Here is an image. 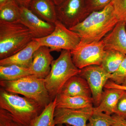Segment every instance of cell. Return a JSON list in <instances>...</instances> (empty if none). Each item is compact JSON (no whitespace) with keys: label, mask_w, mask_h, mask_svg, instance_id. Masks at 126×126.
<instances>
[{"label":"cell","mask_w":126,"mask_h":126,"mask_svg":"<svg viewBox=\"0 0 126 126\" xmlns=\"http://www.w3.org/2000/svg\"><path fill=\"white\" fill-rule=\"evenodd\" d=\"M118 21L111 2L101 10L91 12L82 22L69 29L80 37L79 46L83 45L101 40Z\"/></svg>","instance_id":"obj_1"},{"label":"cell","mask_w":126,"mask_h":126,"mask_svg":"<svg viewBox=\"0 0 126 126\" xmlns=\"http://www.w3.org/2000/svg\"><path fill=\"white\" fill-rule=\"evenodd\" d=\"M33 39L30 31L20 22L0 21V60L15 54Z\"/></svg>","instance_id":"obj_2"},{"label":"cell","mask_w":126,"mask_h":126,"mask_svg":"<svg viewBox=\"0 0 126 126\" xmlns=\"http://www.w3.org/2000/svg\"><path fill=\"white\" fill-rule=\"evenodd\" d=\"M45 108L25 97L0 89V108L6 110L27 126H32L35 119Z\"/></svg>","instance_id":"obj_3"},{"label":"cell","mask_w":126,"mask_h":126,"mask_svg":"<svg viewBox=\"0 0 126 126\" xmlns=\"http://www.w3.org/2000/svg\"><path fill=\"white\" fill-rule=\"evenodd\" d=\"M81 71L72 61L70 50H61L58 58L52 62L50 72L44 79L46 87L52 100L67 81Z\"/></svg>","instance_id":"obj_4"},{"label":"cell","mask_w":126,"mask_h":126,"mask_svg":"<svg viewBox=\"0 0 126 126\" xmlns=\"http://www.w3.org/2000/svg\"><path fill=\"white\" fill-rule=\"evenodd\" d=\"M0 85L7 92L23 95L44 108L53 101L46 87L44 79L33 75L15 81H0Z\"/></svg>","instance_id":"obj_5"},{"label":"cell","mask_w":126,"mask_h":126,"mask_svg":"<svg viewBox=\"0 0 126 126\" xmlns=\"http://www.w3.org/2000/svg\"><path fill=\"white\" fill-rule=\"evenodd\" d=\"M55 29L48 36L33 39L41 46L49 47L51 52L62 50H74L78 46L81 39L78 34L66 27L58 20L55 23Z\"/></svg>","instance_id":"obj_6"},{"label":"cell","mask_w":126,"mask_h":126,"mask_svg":"<svg viewBox=\"0 0 126 126\" xmlns=\"http://www.w3.org/2000/svg\"><path fill=\"white\" fill-rule=\"evenodd\" d=\"M72 61L79 69L91 65H101L106 53L103 40L78 46L70 51Z\"/></svg>","instance_id":"obj_7"},{"label":"cell","mask_w":126,"mask_h":126,"mask_svg":"<svg viewBox=\"0 0 126 126\" xmlns=\"http://www.w3.org/2000/svg\"><path fill=\"white\" fill-rule=\"evenodd\" d=\"M58 19L69 29L81 23L90 14L85 0H65L56 6Z\"/></svg>","instance_id":"obj_8"},{"label":"cell","mask_w":126,"mask_h":126,"mask_svg":"<svg viewBox=\"0 0 126 126\" xmlns=\"http://www.w3.org/2000/svg\"><path fill=\"white\" fill-rule=\"evenodd\" d=\"M86 79L90 87L94 103L99 105L103 93V89L111 74L109 73L101 65H91L81 69L78 75Z\"/></svg>","instance_id":"obj_9"},{"label":"cell","mask_w":126,"mask_h":126,"mask_svg":"<svg viewBox=\"0 0 126 126\" xmlns=\"http://www.w3.org/2000/svg\"><path fill=\"white\" fill-rule=\"evenodd\" d=\"M94 108L93 107L78 109L56 108L54 113L55 124L87 126V122L93 113Z\"/></svg>","instance_id":"obj_10"},{"label":"cell","mask_w":126,"mask_h":126,"mask_svg":"<svg viewBox=\"0 0 126 126\" xmlns=\"http://www.w3.org/2000/svg\"><path fill=\"white\" fill-rule=\"evenodd\" d=\"M20 19L19 22L29 29L34 38L46 37L54 30V24L44 20L27 7L20 6Z\"/></svg>","instance_id":"obj_11"},{"label":"cell","mask_w":126,"mask_h":126,"mask_svg":"<svg viewBox=\"0 0 126 126\" xmlns=\"http://www.w3.org/2000/svg\"><path fill=\"white\" fill-rule=\"evenodd\" d=\"M51 52L49 47L40 46L34 53L32 63L29 68L32 75L42 79L47 77L54 60Z\"/></svg>","instance_id":"obj_12"},{"label":"cell","mask_w":126,"mask_h":126,"mask_svg":"<svg viewBox=\"0 0 126 126\" xmlns=\"http://www.w3.org/2000/svg\"><path fill=\"white\" fill-rule=\"evenodd\" d=\"M126 23L118 21L102 39L105 50H115L126 55Z\"/></svg>","instance_id":"obj_13"},{"label":"cell","mask_w":126,"mask_h":126,"mask_svg":"<svg viewBox=\"0 0 126 126\" xmlns=\"http://www.w3.org/2000/svg\"><path fill=\"white\" fill-rule=\"evenodd\" d=\"M40 46L38 41L33 39L27 46L15 54L0 60V65L15 64L29 68L32 63L34 53Z\"/></svg>","instance_id":"obj_14"},{"label":"cell","mask_w":126,"mask_h":126,"mask_svg":"<svg viewBox=\"0 0 126 126\" xmlns=\"http://www.w3.org/2000/svg\"><path fill=\"white\" fill-rule=\"evenodd\" d=\"M28 8L49 23L54 24L58 20L56 6L52 0H31Z\"/></svg>","instance_id":"obj_15"},{"label":"cell","mask_w":126,"mask_h":126,"mask_svg":"<svg viewBox=\"0 0 126 126\" xmlns=\"http://www.w3.org/2000/svg\"><path fill=\"white\" fill-rule=\"evenodd\" d=\"M59 94L71 96L91 97L92 93L87 82L76 75L70 78L61 88Z\"/></svg>","instance_id":"obj_16"},{"label":"cell","mask_w":126,"mask_h":126,"mask_svg":"<svg viewBox=\"0 0 126 126\" xmlns=\"http://www.w3.org/2000/svg\"><path fill=\"white\" fill-rule=\"evenodd\" d=\"M125 90L117 88H104L99 105L94 107V111L103 112L111 115L114 110L118 100Z\"/></svg>","instance_id":"obj_17"},{"label":"cell","mask_w":126,"mask_h":126,"mask_svg":"<svg viewBox=\"0 0 126 126\" xmlns=\"http://www.w3.org/2000/svg\"><path fill=\"white\" fill-rule=\"evenodd\" d=\"M56 108L78 109L93 107L92 97L71 96L59 94L56 96Z\"/></svg>","instance_id":"obj_18"},{"label":"cell","mask_w":126,"mask_h":126,"mask_svg":"<svg viewBox=\"0 0 126 126\" xmlns=\"http://www.w3.org/2000/svg\"><path fill=\"white\" fill-rule=\"evenodd\" d=\"M31 75L29 68L15 64L0 65V81H15Z\"/></svg>","instance_id":"obj_19"},{"label":"cell","mask_w":126,"mask_h":126,"mask_svg":"<svg viewBox=\"0 0 126 126\" xmlns=\"http://www.w3.org/2000/svg\"><path fill=\"white\" fill-rule=\"evenodd\" d=\"M21 16L20 6L16 0H10L0 6V21L19 22Z\"/></svg>","instance_id":"obj_20"},{"label":"cell","mask_w":126,"mask_h":126,"mask_svg":"<svg viewBox=\"0 0 126 126\" xmlns=\"http://www.w3.org/2000/svg\"><path fill=\"white\" fill-rule=\"evenodd\" d=\"M126 55L115 50H106L100 65L106 72L112 74L117 70Z\"/></svg>","instance_id":"obj_21"},{"label":"cell","mask_w":126,"mask_h":126,"mask_svg":"<svg viewBox=\"0 0 126 126\" xmlns=\"http://www.w3.org/2000/svg\"><path fill=\"white\" fill-rule=\"evenodd\" d=\"M56 97L45 107L35 119L32 126H55L54 113L56 108Z\"/></svg>","instance_id":"obj_22"},{"label":"cell","mask_w":126,"mask_h":126,"mask_svg":"<svg viewBox=\"0 0 126 126\" xmlns=\"http://www.w3.org/2000/svg\"><path fill=\"white\" fill-rule=\"evenodd\" d=\"M87 126H111L115 122L112 116L105 113L94 111L89 120Z\"/></svg>","instance_id":"obj_23"},{"label":"cell","mask_w":126,"mask_h":126,"mask_svg":"<svg viewBox=\"0 0 126 126\" xmlns=\"http://www.w3.org/2000/svg\"><path fill=\"white\" fill-rule=\"evenodd\" d=\"M0 126H27L6 110L0 108Z\"/></svg>","instance_id":"obj_24"},{"label":"cell","mask_w":126,"mask_h":126,"mask_svg":"<svg viewBox=\"0 0 126 126\" xmlns=\"http://www.w3.org/2000/svg\"><path fill=\"white\" fill-rule=\"evenodd\" d=\"M110 79L118 85H122L126 79V55L116 72L111 74Z\"/></svg>","instance_id":"obj_25"},{"label":"cell","mask_w":126,"mask_h":126,"mask_svg":"<svg viewBox=\"0 0 126 126\" xmlns=\"http://www.w3.org/2000/svg\"><path fill=\"white\" fill-rule=\"evenodd\" d=\"M111 3L119 21L126 22V0H112Z\"/></svg>","instance_id":"obj_26"},{"label":"cell","mask_w":126,"mask_h":126,"mask_svg":"<svg viewBox=\"0 0 126 126\" xmlns=\"http://www.w3.org/2000/svg\"><path fill=\"white\" fill-rule=\"evenodd\" d=\"M112 0H85L87 9L89 14L105 8Z\"/></svg>","instance_id":"obj_27"},{"label":"cell","mask_w":126,"mask_h":126,"mask_svg":"<svg viewBox=\"0 0 126 126\" xmlns=\"http://www.w3.org/2000/svg\"><path fill=\"white\" fill-rule=\"evenodd\" d=\"M114 113L126 119V91L118 100Z\"/></svg>","instance_id":"obj_28"},{"label":"cell","mask_w":126,"mask_h":126,"mask_svg":"<svg viewBox=\"0 0 126 126\" xmlns=\"http://www.w3.org/2000/svg\"><path fill=\"white\" fill-rule=\"evenodd\" d=\"M115 122L111 126H126V119L117 115H113Z\"/></svg>","instance_id":"obj_29"},{"label":"cell","mask_w":126,"mask_h":126,"mask_svg":"<svg viewBox=\"0 0 126 126\" xmlns=\"http://www.w3.org/2000/svg\"><path fill=\"white\" fill-rule=\"evenodd\" d=\"M111 88L119 89L126 91V86H123L122 85H118L115 83L114 82L112 81H108L106 83V85L104 86V88Z\"/></svg>","instance_id":"obj_30"},{"label":"cell","mask_w":126,"mask_h":126,"mask_svg":"<svg viewBox=\"0 0 126 126\" xmlns=\"http://www.w3.org/2000/svg\"><path fill=\"white\" fill-rule=\"evenodd\" d=\"M20 6H25L28 8L31 0H16Z\"/></svg>","instance_id":"obj_31"},{"label":"cell","mask_w":126,"mask_h":126,"mask_svg":"<svg viewBox=\"0 0 126 126\" xmlns=\"http://www.w3.org/2000/svg\"><path fill=\"white\" fill-rule=\"evenodd\" d=\"M64 0H52L56 6H58L59 5L61 4Z\"/></svg>","instance_id":"obj_32"},{"label":"cell","mask_w":126,"mask_h":126,"mask_svg":"<svg viewBox=\"0 0 126 126\" xmlns=\"http://www.w3.org/2000/svg\"><path fill=\"white\" fill-rule=\"evenodd\" d=\"M10 0H0V6L2 5Z\"/></svg>","instance_id":"obj_33"},{"label":"cell","mask_w":126,"mask_h":126,"mask_svg":"<svg viewBox=\"0 0 126 126\" xmlns=\"http://www.w3.org/2000/svg\"><path fill=\"white\" fill-rule=\"evenodd\" d=\"M122 85H123V86H126V80H125V81H124V83H123V84Z\"/></svg>","instance_id":"obj_34"},{"label":"cell","mask_w":126,"mask_h":126,"mask_svg":"<svg viewBox=\"0 0 126 126\" xmlns=\"http://www.w3.org/2000/svg\"><path fill=\"white\" fill-rule=\"evenodd\" d=\"M66 125V126H70V125H68V124H65ZM55 126H62V125H56Z\"/></svg>","instance_id":"obj_35"},{"label":"cell","mask_w":126,"mask_h":126,"mask_svg":"<svg viewBox=\"0 0 126 126\" xmlns=\"http://www.w3.org/2000/svg\"></svg>","instance_id":"obj_36"}]
</instances>
